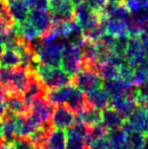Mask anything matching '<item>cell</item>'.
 <instances>
[{"instance_id":"obj_25","label":"cell","mask_w":148,"mask_h":149,"mask_svg":"<svg viewBox=\"0 0 148 149\" xmlns=\"http://www.w3.org/2000/svg\"><path fill=\"white\" fill-rule=\"evenodd\" d=\"M20 57L13 49H5L0 56V68H15L20 66Z\"/></svg>"},{"instance_id":"obj_29","label":"cell","mask_w":148,"mask_h":149,"mask_svg":"<svg viewBox=\"0 0 148 149\" xmlns=\"http://www.w3.org/2000/svg\"><path fill=\"white\" fill-rule=\"evenodd\" d=\"M128 42H129V36H127V35L116 37L115 45H114V48H113V53L125 56L127 46H128Z\"/></svg>"},{"instance_id":"obj_28","label":"cell","mask_w":148,"mask_h":149,"mask_svg":"<svg viewBox=\"0 0 148 149\" xmlns=\"http://www.w3.org/2000/svg\"><path fill=\"white\" fill-rule=\"evenodd\" d=\"M145 137V134L138 131H133L127 134V143L130 149H144Z\"/></svg>"},{"instance_id":"obj_34","label":"cell","mask_w":148,"mask_h":149,"mask_svg":"<svg viewBox=\"0 0 148 149\" xmlns=\"http://www.w3.org/2000/svg\"><path fill=\"white\" fill-rule=\"evenodd\" d=\"M14 22H9V20L5 19L4 17H2V16H0V33H4V31H8L9 29L13 28L14 26Z\"/></svg>"},{"instance_id":"obj_10","label":"cell","mask_w":148,"mask_h":149,"mask_svg":"<svg viewBox=\"0 0 148 149\" xmlns=\"http://www.w3.org/2000/svg\"><path fill=\"white\" fill-rule=\"evenodd\" d=\"M85 100H86V104L88 107L103 111L110 107L111 96L103 87H99V88L94 89L92 91L86 92L85 93Z\"/></svg>"},{"instance_id":"obj_27","label":"cell","mask_w":148,"mask_h":149,"mask_svg":"<svg viewBox=\"0 0 148 149\" xmlns=\"http://www.w3.org/2000/svg\"><path fill=\"white\" fill-rule=\"evenodd\" d=\"M97 72L104 80H110V79L118 78L119 77V68L110 62L99 64L97 68Z\"/></svg>"},{"instance_id":"obj_11","label":"cell","mask_w":148,"mask_h":149,"mask_svg":"<svg viewBox=\"0 0 148 149\" xmlns=\"http://www.w3.org/2000/svg\"><path fill=\"white\" fill-rule=\"evenodd\" d=\"M10 16L15 24L28 20L30 8L24 0H5Z\"/></svg>"},{"instance_id":"obj_20","label":"cell","mask_w":148,"mask_h":149,"mask_svg":"<svg viewBox=\"0 0 148 149\" xmlns=\"http://www.w3.org/2000/svg\"><path fill=\"white\" fill-rule=\"evenodd\" d=\"M77 119L86 126L91 127L101 123V111L86 106L83 110L77 113Z\"/></svg>"},{"instance_id":"obj_1","label":"cell","mask_w":148,"mask_h":149,"mask_svg":"<svg viewBox=\"0 0 148 149\" xmlns=\"http://www.w3.org/2000/svg\"><path fill=\"white\" fill-rule=\"evenodd\" d=\"M35 73L40 82L47 89H54L65 86L71 82V76H69L60 67L39 64L35 70Z\"/></svg>"},{"instance_id":"obj_16","label":"cell","mask_w":148,"mask_h":149,"mask_svg":"<svg viewBox=\"0 0 148 149\" xmlns=\"http://www.w3.org/2000/svg\"><path fill=\"white\" fill-rule=\"evenodd\" d=\"M38 128H39V126L28 117V115L15 116L16 137L28 138Z\"/></svg>"},{"instance_id":"obj_37","label":"cell","mask_w":148,"mask_h":149,"mask_svg":"<svg viewBox=\"0 0 148 149\" xmlns=\"http://www.w3.org/2000/svg\"><path fill=\"white\" fill-rule=\"evenodd\" d=\"M0 149H13L11 144H7V143H2L0 144Z\"/></svg>"},{"instance_id":"obj_31","label":"cell","mask_w":148,"mask_h":149,"mask_svg":"<svg viewBox=\"0 0 148 149\" xmlns=\"http://www.w3.org/2000/svg\"><path fill=\"white\" fill-rule=\"evenodd\" d=\"M13 149H34L35 144L31 141L28 138L18 137L15 138L14 141L11 143Z\"/></svg>"},{"instance_id":"obj_35","label":"cell","mask_w":148,"mask_h":149,"mask_svg":"<svg viewBox=\"0 0 148 149\" xmlns=\"http://www.w3.org/2000/svg\"><path fill=\"white\" fill-rule=\"evenodd\" d=\"M5 98H6V95L4 94V92L0 89V118H3V117L7 114Z\"/></svg>"},{"instance_id":"obj_41","label":"cell","mask_w":148,"mask_h":149,"mask_svg":"<svg viewBox=\"0 0 148 149\" xmlns=\"http://www.w3.org/2000/svg\"><path fill=\"white\" fill-rule=\"evenodd\" d=\"M4 50H5V48H4V46L2 45L1 43H0V56L2 55V53L4 52Z\"/></svg>"},{"instance_id":"obj_32","label":"cell","mask_w":148,"mask_h":149,"mask_svg":"<svg viewBox=\"0 0 148 149\" xmlns=\"http://www.w3.org/2000/svg\"><path fill=\"white\" fill-rule=\"evenodd\" d=\"M31 10L33 9H48V0H24Z\"/></svg>"},{"instance_id":"obj_3","label":"cell","mask_w":148,"mask_h":149,"mask_svg":"<svg viewBox=\"0 0 148 149\" xmlns=\"http://www.w3.org/2000/svg\"><path fill=\"white\" fill-rule=\"evenodd\" d=\"M65 44L63 40H57L50 44H44L36 52L37 61L40 64L53 67H60L61 56Z\"/></svg>"},{"instance_id":"obj_14","label":"cell","mask_w":148,"mask_h":149,"mask_svg":"<svg viewBox=\"0 0 148 149\" xmlns=\"http://www.w3.org/2000/svg\"><path fill=\"white\" fill-rule=\"evenodd\" d=\"M66 140L67 135L64 130L53 129L50 130L46 140L44 142V149H66Z\"/></svg>"},{"instance_id":"obj_2","label":"cell","mask_w":148,"mask_h":149,"mask_svg":"<svg viewBox=\"0 0 148 149\" xmlns=\"http://www.w3.org/2000/svg\"><path fill=\"white\" fill-rule=\"evenodd\" d=\"M83 67V59L81 50L75 44L65 45L62 52L60 68L64 70L69 76L73 77Z\"/></svg>"},{"instance_id":"obj_39","label":"cell","mask_w":148,"mask_h":149,"mask_svg":"<svg viewBox=\"0 0 148 149\" xmlns=\"http://www.w3.org/2000/svg\"><path fill=\"white\" fill-rule=\"evenodd\" d=\"M107 3H121V2H124V0H106Z\"/></svg>"},{"instance_id":"obj_38","label":"cell","mask_w":148,"mask_h":149,"mask_svg":"<svg viewBox=\"0 0 148 149\" xmlns=\"http://www.w3.org/2000/svg\"><path fill=\"white\" fill-rule=\"evenodd\" d=\"M3 143V136H2V124L1 120H0V144Z\"/></svg>"},{"instance_id":"obj_22","label":"cell","mask_w":148,"mask_h":149,"mask_svg":"<svg viewBox=\"0 0 148 149\" xmlns=\"http://www.w3.org/2000/svg\"><path fill=\"white\" fill-rule=\"evenodd\" d=\"M67 107L74 113H79L81 110L87 106L86 100H85V94L80 89L74 86L73 90H72L71 94H70L69 98L67 100Z\"/></svg>"},{"instance_id":"obj_12","label":"cell","mask_w":148,"mask_h":149,"mask_svg":"<svg viewBox=\"0 0 148 149\" xmlns=\"http://www.w3.org/2000/svg\"><path fill=\"white\" fill-rule=\"evenodd\" d=\"M5 102L8 114L13 116H26L28 114L30 107L24 102L22 94H9L6 96Z\"/></svg>"},{"instance_id":"obj_33","label":"cell","mask_w":148,"mask_h":149,"mask_svg":"<svg viewBox=\"0 0 148 149\" xmlns=\"http://www.w3.org/2000/svg\"><path fill=\"white\" fill-rule=\"evenodd\" d=\"M88 149H111V147H110V144L107 137H105L91 142L88 145Z\"/></svg>"},{"instance_id":"obj_8","label":"cell","mask_w":148,"mask_h":149,"mask_svg":"<svg viewBox=\"0 0 148 149\" xmlns=\"http://www.w3.org/2000/svg\"><path fill=\"white\" fill-rule=\"evenodd\" d=\"M28 20L37 29V31L40 33L41 37L48 33L52 28V14L47 10L42 9H33L28 13Z\"/></svg>"},{"instance_id":"obj_21","label":"cell","mask_w":148,"mask_h":149,"mask_svg":"<svg viewBox=\"0 0 148 149\" xmlns=\"http://www.w3.org/2000/svg\"><path fill=\"white\" fill-rule=\"evenodd\" d=\"M14 30H15L16 33L20 39L24 40L26 42H32L41 37L37 29L28 20L19 22V24H14Z\"/></svg>"},{"instance_id":"obj_23","label":"cell","mask_w":148,"mask_h":149,"mask_svg":"<svg viewBox=\"0 0 148 149\" xmlns=\"http://www.w3.org/2000/svg\"><path fill=\"white\" fill-rule=\"evenodd\" d=\"M66 135V149H88L84 136L77 133L71 127L67 129Z\"/></svg>"},{"instance_id":"obj_13","label":"cell","mask_w":148,"mask_h":149,"mask_svg":"<svg viewBox=\"0 0 148 149\" xmlns=\"http://www.w3.org/2000/svg\"><path fill=\"white\" fill-rule=\"evenodd\" d=\"M74 86L68 84L58 88L49 89L45 93V100L52 106H61L65 104L71 94Z\"/></svg>"},{"instance_id":"obj_18","label":"cell","mask_w":148,"mask_h":149,"mask_svg":"<svg viewBox=\"0 0 148 149\" xmlns=\"http://www.w3.org/2000/svg\"><path fill=\"white\" fill-rule=\"evenodd\" d=\"M44 89H45V87L43 86V84H42L39 79H38L36 73H34L32 78H31V81H30V83H28V87H26V89L24 90V94H22V97H24V102L28 104V107H30L31 102H32L35 98L40 97V96L43 95Z\"/></svg>"},{"instance_id":"obj_6","label":"cell","mask_w":148,"mask_h":149,"mask_svg":"<svg viewBox=\"0 0 148 149\" xmlns=\"http://www.w3.org/2000/svg\"><path fill=\"white\" fill-rule=\"evenodd\" d=\"M125 58H126L127 64L130 65L132 68H136L148 60L145 55L140 37H129Z\"/></svg>"},{"instance_id":"obj_19","label":"cell","mask_w":148,"mask_h":149,"mask_svg":"<svg viewBox=\"0 0 148 149\" xmlns=\"http://www.w3.org/2000/svg\"><path fill=\"white\" fill-rule=\"evenodd\" d=\"M2 124V136L3 141L7 144H11L16 138L15 131V116L10 114H6L3 118H1Z\"/></svg>"},{"instance_id":"obj_36","label":"cell","mask_w":148,"mask_h":149,"mask_svg":"<svg viewBox=\"0 0 148 149\" xmlns=\"http://www.w3.org/2000/svg\"><path fill=\"white\" fill-rule=\"evenodd\" d=\"M140 39H141V42H142L143 49H144L145 55H146V57L148 58V33H141Z\"/></svg>"},{"instance_id":"obj_40","label":"cell","mask_w":148,"mask_h":149,"mask_svg":"<svg viewBox=\"0 0 148 149\" xmlns=\"http://www.w3.org/2000/svg\"><path fill=\"white\" fill-rule=\"evenodd\" d=\"M144 149H148V134L145 137V144H144Z\"/></svg>"},{"instance_id":"obj_9","label":"cell","mask_w":148,"mask_h":149,"mask_svg":"<svg viewBox=\"0 0 148 149\" xmlns=\"http://www.w3.org/2000/svg\"><path fill=\"white\" fill-rule=\"evenodd\" d=\"M51 120L56 129H69L75 122L74 112L65 104L57 106V108L53 111Z\"/></svg>"},{"instance_id":"obj_43","label":"cell","mask_w":148,"mask_h":149,"mask_svg":"<svg viewBox=\"0 0 148 149\" xmlns=\"http://www.w3.org/2000/svg\"><path fill=\"white\" fill-rule=\"evenodd\" d=\"M34 149H44V148H43V146H37V145H35V148Z\"/></svg>"},{"instance_id":"obj_5","label":"cell","mask_w":148,"mask_h":149,"mask_svg":"<svg viewBox=\"0 0 148 149\" xmlns=\"http://www.w3.org/2000/svg\"><path fill=\"white\" fill-rule=\"evenodd\" d=\"M52 114L53 106L49 104L43 96H40L31 102L28 115L39 127H41L44 125H49Z\"/></svg>"},{"instance_id":"obj_4","label":"cell","mask_w":148,"mask_h":149,"mask_svg":"<svg viewBox=\"0 0 148 149\" xmlns=\"http://www.w3.org/2000/svg\"><path fill=\"white\" fill-rule=\"evenodd\" d=\"M73 83L75 87L86 93L101 87L103 79L95 70L82 67L73 76Z\"/></svg>"},{"instance_id":"obj_15","label":"cell","mask_w":148,"mask_h":149,"mask_svg":"<svg viewBox=\"0 0 148 149\" xmlns=\"http://www.w3.org/2000/svg\"><path fill=\"white\" fill-rule=\"evenodd\" d=\"M133 86H135V85L132 82L125 81L123 79H121L120 77L103 81V85H101V87L109 93V95L111 97L125 93L129 89L132 88Z\"/></svg>"},{"instance_id":"obj_26","label":"cell","mask_w":148,"mask_h":149,"mask_svg":"<svg viewBox=\"0 0 148 149\" xmlns=\"http://www.w3.org/2000/svg\"><path fill=\"white\" fill-rule=\"evenodd\" d=\"M107 139L109 141L111 149H115L127 143V134L125 133V131L122 128L110 130V131H108Z\"/></svg>"},{"instance_id":"obj_30","label":"cell","mask_w":148,"mask_h":149,"mask_svg":"<svg viewBox=\"0 0 148 149\" xmlns=\"http://www.w3.org/2000/svg\"><path fill=\"white\" fill-rule=\"evenodd\" d=\"M133 74H134V68H132L127 63L119 67V77L123 80L133 83Z\"/></svg>"},{"instance_id":"obj_17","label":"cell","mask_w":148,"mask_h":149,"mask_svg":"<svg viewBox=\"0 0 148 149\" xmlns=\"http://www.w3.org/2000/svg\"><path fill=\"white\" fill-rule=\"evenodd\" d=\"M124 120L112 108H107L101 111V124L108 130H115L122 127Z\"/></svg>"},{"instance_id":"obj_42","label":"cell","mask_w":148,"mask_h":149,"mask_svg":"<svg viewBox=\"0 0 148 149\" xmlns=\"http://www.w3.org/2000/svg\"><path fill=\"white\" fill-rule=\"evenodd\" d=\"M85 0H72V2L75 4H78V3H80V2H84Z\"/></svg>"},{"instance_id":"obj_7","label":"cell","mask_w":148,"mask_h":149,"mask_svg":"<svg viewBox=\"0 0 148 149\" xmlns=\"http://www.w3.org/2000/svg\"><path fill=\"white\" fill-rule=\"evenodd\" d=\"M130 124L133 131H138L147 135L148 134V102H139L136 110L126 120Z\"/></svg>"},{"instance_id":"obj_24","label":"cell","mask_w":148,"mask_h":149,"mask_svg":"<svg viewBox=\"0 0 148 149\" xmlns=\"http://www.w3.org/2000/svg\"><path fill=\"white\" fill-rule=\"evenodd\" d=\"M105 26L106 33L114 37H120L125 35L128 36V24L126 22L107 18L105 20Z\"/></svg>"}]
</instances>
